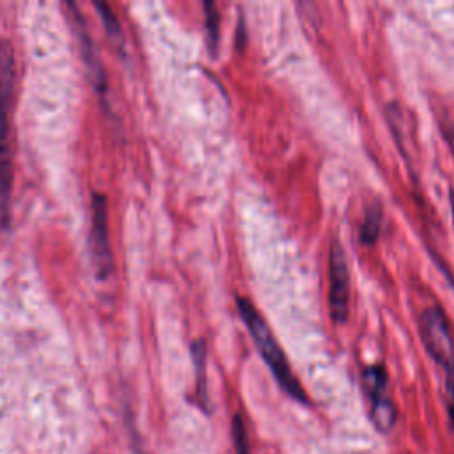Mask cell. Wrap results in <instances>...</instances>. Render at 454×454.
Instances as JSON below:
<instances>
[{"label": "cell", "instance_id": "obj_1", "mask_svg": "<svg viewBox=\"0 0 454 454\" xmlns=\"http://www.w3.org/2000/svg\"><path fill=\"white\" fill-rule=\"evenodd\" d=\"M16 59L7 39L0 41V223L4 229L11 222L12 192V145H11V112L14 106Z\"/></svg>", "mask_w": 454, "mask_h": 454}, {"label": "cell", "instance_id": "obj_2", "mask_svg": "<svg viewBox=\"0 0 454 454\" xmlns=\"http://www.w3.org/2000/svg\"><path fill=\"white\" fill-rule=\"evenodd\" d=\"M236 305H238V312H239L243 323L247 325V330L250 332V335L254 339V344H255L259 355L270 367V371L275 376L280 388L294 401L307 404L309 395H307L305 388L301 387V383L298 381V378L294 376V372L286 358V353L280 348V344L277 342L266 319L259 314L255 305L245 296H238Z\"/></svg>", "mask_w": 454, "mask_h": 454}, {"label": "cell", "instance_id": "obj_3", "mask_svg": "<svg viewBox=\"0 0 454 454\" xmlns=\"http://www.w3.org/2000/svg\"><path fill=\"white\" fill-rule=\"evenodd\" d=\"M419 333L429 356L442 367L445 376H454V337L440 305H429L420 312Z\"/></svg>", "mask_w": 454, "mask_h": 454}, {"label": "cell", "instance_id": "obj_4", "mask_svg": "<svg viewBox=\"0 0 454 454\" xmlns=\"http://www.w3.org/2000/svg\"><path fill=\"white\" fill-rule=\"evenodd\" d=\"M362 387L369 399V411L374 427L387 434L392 431L397 410L388 395V374L381 364L367 365L362 371Z\"/></svg>", "mask_w": 454, "mask_h": 454}, {"label": "cell", "instance_id": "obj_5", "mask_svg": "<svg viewBox=\"0 0 454 454\" xmlns=\"http://www.w3.org/2000/svg\"><path fill=\"white\" fill-rule=\"evenodd\" d=\"M330 316L337 325L346 323L349 310V271L346 252L339 239H332L330 243Z\"/></svg>", "mask_w": 454, "mask_h": 454}, {"label": "cell", "instance_id": "obj_6", "mask_svg": "<svg viewBox=\"0 0 454 454\" xmlns=\"http://www.w3.org/2000/svg\"><path fill=\"white\" fill-rule=\"evenodd\" d=\"M90 254L99 278H108L114 270V255L108 239V218L105 195L94 193L92 197V227H90Z\"/></svg>", "mask_w": 454, "mask_h": 454}, {"label": "cell", "instance_id": "obj_7", "mask_svg": "<svg viewBox=\"0 0 454 454\" xmlns=\"http://www.w3.org/2000/svg\"><path fill=\"white\" fill-rule=\"evenodd\" d=\"M69 7V14H71V20H73V27L76 28V35H78V41H80V48H82V55H83V60L89 67V73H90V78L94 82V85L99 89V90H105V71H103V64H101V59H99V53L92 43V37L89 34V28H87V23L85 20L82 18L76 4H67Z\"/></svg>", "mask_w": 454, "mask_h": 454}, {"label": "cell", "instance_id": "obj_8", "mask_svg": "<svg viewBox=\"0 0 454 454\" xmlns=\"http://www.w3.org/2000/svg\"><path fill=\"white\" fill-rule=\"evenodd\" d=\"M192 351V362L195 367V394L197 403L202 408V411L209 413V395H207V374H206V364H207V348L202 339H197L190 346Z\"/></svg>", "mask_w": 454, "mask_h": 454}, {"label": "cell", "instance_id": "obj_9", "mask_svg": "<svg viewBox=\"0 0 454 454\" xmlns=\"http://www.w3.org/2000/svg\"><path fill=\"white\" fill-rule=\"evenodd\" d=\"M381 222H383V209L380 206V202H372L365 207V215L360 225V232H358V239L362 245L371 247L378 241L380 232H381Z\"/></svg>", "mask_w": 454, "mask_h": 454}, {"label": "cell", "instance_id": "obj_10", "mask_svg": "<svg viewBox=\"0 0 454 454\" xmlns=\"http://www.w3.org/2000/svg\"><path fill=\"white\" fill-rule=\"evenodd\" d=\"M204 20H206L207 48L215 57L220 43V12L213 2H204Z\"/></svg>", "mask_w": 454, "mask_h": 454}, {"label": "cell", "instance_id": "obj_11", "mask_svg": "<svg viewBox=\"0 0 454 454\" xmlns=\"http://www.w3.org/2000/svg\"><path fill=\"white\" fill-rule=\"evenodd\" d=\"M231 434H232V443H234V452L236 454H252L247 426H245L241 415H234L232 417V420H231Z\"/></svg>", "mask_w": 454, "mask_h": 454}, {"label": "cell", "instance_id": "obj_12", "mask_svg": "<svg viewBox=\"0 0 454 454\" xmlns=\"http://www.w3.org/2000/svg\"><path fill=\"white\" fill-rule=\"evenodd\" d=\"M94 7L98 9V12H99V16H101V20L106 27V34L110 35V39L121 44L122 43V32H121V25H119L115 14L112 12V9L105 2H96Z\"/></svg>", "mask_w": 454, "mask_h": 454}, {"label": "cell", "instance_id": "obj_13", "mask_svg": "<svg viewBox=\"0 0 454 454\" xmlns=\"http://www.w3.org/2000/svg\"><path fill=\"white\" fill-rule=\"evenodd\" d=\"M443 392H445V408L449 413V422L454 431V376H445Z\"/></svg>", "mask_w": 454, "mask_h": 454}, {"label": "cell", "instance_id": "obj_14", "mask_svg": "<svg viewBox=\"0 0 454 454\" xmlns=\"http://www.w3.org/2000/svg\"><path fill=\"white\" fill-rule=\"evenodd\" d=\"M442 133H443L445 140L449 142V147H450V151L454 154V122H450V121L442 122Z\"/></svg>", "mask_w": 454, "mask_h": 454}, {"label": "cell", "instance_id": "obj_15", "mask_svg": "<svg viewBox=\"0 0 454 454\" xmlns=\"http://www.w3.org/2000/svg\"><path fill=\"white\" fill-rule=\"evenodd\" d=\"M450 207H452V220H454V186L450 188Z\"/></svg>", "mask_w": 454, "mask_h": 454}]
</instances>
